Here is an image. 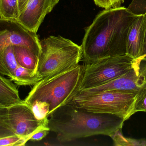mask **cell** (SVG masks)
<instances>
[{
  "mask_svg": "<svg viewBox=\"0 0 146 146\" xmlns=\"http://www.w3.org/2000/svg\"><path fill=\"white\" fill-rule=\"evenodd\" d=\"M138 17L123 7L100 12L85 29L81 46L84 64L127 54L128 34Z\"/></svg>",
  "mask_w": 146,
  "mask_h": 146,
  "instance_id": "1",
  "label": "cell"
},
{
  "mask_svg": "<svg viewBox=\"0 0 146 146\" xmlns=\"http://www.w3.org/2000/svg\"><path fill=\"white\" fill-rule=\"evenodd\" d=\"M49 117L48 127L60 143L96 135L111 137L125 122L117 115L91 112L70 102L56 109Z\"/></svg>",
  "mask_w": 146,
  "mask_h": 146,
  "instance_id": "2",
  "label": "cell"
},
{
  "mask_svg": "<svg viewBox=\"0 0 146 146\" xmlns=\"http://www.w3.org/2000/svg\"><path fill=\"white\" fill-rule=\"evenodd\" d=\"M83 72L84 65L78 64L43 78L33 86L25 101L30 106L36 101L47 102L49 117L56 109L70 102L79 92Z\"/></svg>",
  "mask_w": 146,
  "mask_h": 146,
  "instance_id": "3",
  "label": "cell"
},
{
  "mask_svg": "<svg viewBox=\"0 0 146 146\" xmlns=\"http://www.w3.org/2000/svg\"><path fill=\"white\" fill-rule=\"evenodd\" d=\"M37 74L42 79L57 75L79 64L81 46L60 36H50L40 41Z\"/></svg>",
  "mask_w": 146,
  "mask_h": 146,
  "instance_id": "4",
  "label": "cell"
},
{
  "mask_svg": "<svg viewBox=\"0 0 146 146\" xmlns=\"http://www.w3.org/2000/svg\"><path fill=\"white\" fill-rule=\"evenodd\" d=\"M137 93L80 90L70 102L91 112L117 115L125 121L134 114Z\"/></svg>",
  "mask_w": 146,
  "mask_h": 146,
  "instance_id": "5",
  "label": "cell"
},
{
  "mask_svg": "<svg viewBox=\"0 0 146 146\" xmlns=\"http://www.w3.org/2000/svg\"><path fill=\"white\" fill-rule=\"evenodd\" d=\"M48 118L38 120L27 103L0 108V138L16 135L28 141L36 132L48 126Z\"/></svg>",
  "mask_w": 146,
  "mask_h": 146,
  "instance_id": "6",
  "label": "cell"
},
{
  "mask_svg": "<svg viewBox=\"0 0 146 146\" xmlns=\"http://www.w3.org/2000/svg\"><path fill=\"white\" fill-rule=\"evenodd\" d=\"M138 60L126 54L84 64L79 91L101 86L115 80L132 69Z\"/></svg>",
  "mask_w": 146,
  "mask_h": 146,
  "instance_id": "7",
  "label": "cell"
},
{
  "mask_svg": "<svg viewBox=\"0 0 146 146\" xmlns=\"http://www.w3.org/2000/svg\"><path fill=\"white\" fill-rule=\"evenodd\" d=\"M146 84V61L138 59L134 67L125 74L104 85L86 90L136 93Z\"/></svg>",
  "mask_w": 146,
  "mask_h": 146,
  "instance_id": "8",
  "label": "cell"
},
{
  "mask_svg": "<svg viewBox=\"0 0 146 146\" xmlns=\"http://www.w3.org/2000/svg\"><path fill=\"white\" fill-rule=\"evenodd\" d=\"M10 23L9 28L0 31V50L9 46H21L29 48L39 56L40 40L36 33L29 30L19 23Z\"/></svg>",
  "mask_w": 146,
  "mask_h": 146,
  "instance_id": "9",
  "label": "cell"
},
{
  "mask_svg": "<svg viewBox=\"0 0 146 146\" xmlns=\"http://www.w3.org/2000/svg\"><path fill=\"white\" fill-rule=\"evenodd\" d=\"M59 0H29L19 14L17 23L36 33L47 14L52 11Z\"/></svg>",
  "mask_w": 146,
  "mask_h": 146,
  "instance_id": "10",
  "label": "cell"
},
{
  "mask_svg": "<svg viewBox=\"0 0 146 146\" xmlns=\"http://www.w3.org/2000/svg\"><path fill=\"white\" fill-rule=\"evenodd\" d=\"M145 34V17L141 14L135 20L128 34L127 54L135 59L141 56Z\"/></svg>",
  "mask_w": 146,
  "mask_h": 146,
  "instance_id": "11",
  "label": "cell"
},
{
  "mask_svg": "<svg viewBox=\"0 0 146 146\" xmlns=\"http://www.w3.org/2000/svg\"><path fill=\"white\" fill-rule=\"evenodd\" d=\"M25 101L19 97L17 85L11 79L0 76V108L24 104Z\"/></svg>",
  "mask_w": 146,
  "mask_h": 146,
  "instance_id": "12",
  "label": "cell"
},
{
  "mask_svg": "<svg viewBox=\"0 0 146 146\" xmlns=\"http://www.w3.org/2000/svg\"><path fill=\"white\" fill-rule=\"evenodd\" d=\"M14 54L19 65L37 73L39 56L29 48L13 46Z\"/></svg>",
  "mask_w": 146,
  "mask_h": 146,
  "instance_id": "13",
  "label": "cell"
},
{
  "mask_svg": "<svg viewBox=\"0 0 146 146\" xmlns=\"http://www.w3.org/2000/svg\"><path fill=\"white\" fill-rule=\"evenodd\" d=\"M13 46H9L0 50V73L11 79L18 66Z\"/></svg>",
  "mask_w": 146,
  "mask_h": 146,
  "instance_id": "14",
  "label": "cell"
},
{
  "mask_svg": "<svg viewBox=\"0 0 146 146\" xmlns=\"http://www.w3.org/2000/svg\"><path fill=\"white\" fill-rule=\"evenodd\" d=\"M19 15L18 0H0V19L1 21L17 23Z\"/></svg>",
  "mask_w": 146,
  "mask_h": 146,
  "instance_id": "15",
  "label": "cell"
},
{
  "mask_svg": "<svg viewBox=\"0 0 146 146\" xmlns=\"http://www.w3.org/2000/svg\"><path fill=\"white\" fill-rule=\"evenodd\" d=\"M11 79L19 86H34L42 80L35 72L19 65L15 70L13 77Z\"/></svg>",
  "mask_w": 146,
  "mask_h": 146,
  "instance_id": "16",
  "label": "cell"
},
{
  "mask_svg": "<svg viewBox=\"0 0 146 146\" xmlns=\"http://www.w3.org/2000/svg\"><path fill=\"white\" fill-rule=\"evenodd\" d=\"M127 9L135 15H144L145 17V34L143 46L139 59L146 61V0H132Z\"/></svg>",
  "mask_w": 146,
  "mask_h": 146,
  "instance_id": "17",
  "label": "cell"
},
{
  "mask_svg": "<svg viewBox=\"0 0 146 146\" xmlns=\"http://www.w3.org/2000/svg\"><path fill=\"white\" fill-rule=\"evenodd\" d=\"M122 129L118 130L111 137L113 145L115 146H146L145 139H136L125 137L122 132Z\"/></svg>",
  "mask_w": 146,
  "mask_h": 146,
  "instance_id": "18",
  "label": "cell"
},
{
  "mask_svg": "<svg viewBox=\"0 0 146 146\" xmlns=\"http://www.w3.org/2000/svg\"><path fill=\"white\" fill-rule=\"evenodd\" d=\"M35 117L38 120H43L48 117L49 105L46 102L36 101L31 106Z\"/></svg>",
  "mask_w": 146,
  "mask_h": 146,
  "instance_id": "19",
  "label": "cell"
},
{
  "mask_svg": "<svg viewBox=\"0 0 146 146\" xmlns=\"http://www.w3.org/2000/svg\"><path fill=\"white\" fill-rule=\"evenodd\" d=\"M133 111L134 114L137 112H146V84L137 93Z\"/></svg>",
  "mask_w": 146,
  "mask_h": 146,
  "instance_id": "20",
  "label": "cell"
},
{
  "mask_svg": "<svg viewBox=\"0 0 146 146\" xmlns=\"http://www.w3.org/2000/svg\"><path fill=\"white\" fill-rule=\"evenodd\" d=\"M27 141H28V140L26 138L18 136H10L0 138V146H25Z\"/></svg>",
  "mask_w": 146,
  "mask_h": 146,
  "instance_id": "21",
  "label": "cell"
},
{
  "mask_svg": "<svg viewBox=\"0 0 146 146\" xmlns=\"http://www.w3.org/2000/svg\"><path fill=\"white\" fill-rule=\"evenodd\" d=\"M96 5L105 10L115 9L121 7L124 0H94Z\"/></svg>",
  "mask_w": 146,
  "mask_h": 146,
  "instance_id": "22",
  "label": "cell"
},
{
  "mask_svg": "<svg viewBox=\"0 0 146 146\" xmlns=\"http://www.w3.org/2000/svg\"><path fill=\"white\" fill-rule=\"evenodd\" d=\"M49 131H50V129L48 126L44 127L35 133L31 137L30 141H40L47 135Z\"/></svg>",
  "mask_w": 146,
  "mask_h": 146,
  "instance_id": "23",
  "label": "cell"
},
{
  "mask_svg": "<svg viewBox=\"0 0 146 146\" xmlns=\"http://www.w3.org/2000/svg\"><path fill=\"white\" fill-rule=\"evenodd\" d=\"M29 1V0H18L19 11V14L25 8Z\"/></svg>",
  "mask_w": 146,
  "mask_h": 146,
  "instance_id": "24",
  "label": "cell"
}]
</instances>
